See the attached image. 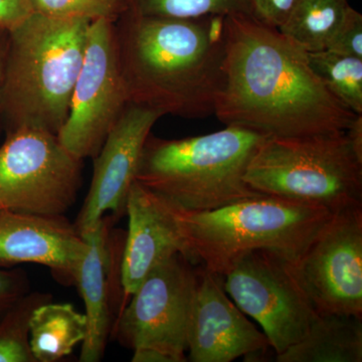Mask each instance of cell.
Here are the masks:
<instances>
[{"mask_svg": "<svg viewBox=\"0 0 362 362\" xmlns=\"http://www.w3.org/2000/svg\"><path fill=\"white\" fill-rule=\"evenodd\" d=\"M32 13L30 0H0V28L13 30Z\"/></svg>", "mask_w": 362, "mask_h": 362, "instance_id": "4316f807", "label": "cell"}, {"mask_svg": "<svg viewBox=\"0 0 362 362\" xmlns=\"http://www.w3.org/2000/svg\"><path fill=\"white\" fill-rule=\"evenodd\" d=\"M350 7L349 0H300L279 30L305 52L324 51Z\"/></svg>", "mask_w": 362, "mask_h": 362, "instance_id": "d6986e66", "label": "cell"}, {"mask_svg": "<svg viewBox=\"0 0 362 362\" xmlns=\"http://www.w3.org/2000/svg\"><path fill=\"white\" fill-rule=\"evenodd\" d=\"M271 349L261 332L223 289L221 276L197 268L187 350L192 362H232L258 357Z\"/></svg>", "mask_w": 362, "mask_h": 362, "instance_id": "4fadbf2b", "label": "cell"}, {"mask_svg": "<svg viewBox=\"0 0 362 362\" xmlns=\"http://www.w3.org/2000/svg\"><path fill=\"white\" fill-rule=\"evenodd\" d=\"M314 74L349 110L362 115V59L324 51L307 52Z\"/></svg>", "mask_w": 362, "mask_h": 362, "instance_id": "ffe728a7", "label": "cell"}, {"mask_svg": "<svg viewBox=\"0 0 362 362\" xmlns=\"http://www.w3.org/2000/svg\"><path fill=\"white\" fill-rule=\"evenodd\" d=\"M225 83L214 114L267 136L342 132L356 120L319 80L307 52L252 14L226 16Z\"/></svg>", "mask_w": 362, "mask_h": 362, "instance_id": "6da1fadb", "label": "cell"}, {"mask_svg": "<svg viewBox=\"0 0 362 362\" xmlns=\"http://www.w3.org/2000/svg\"><path fill=\"white\" fill-rule=\"evenodd\" d=\"M159 112L128 104L94 157V175L75 225L80 235L96 226L104 214H125L131 185L136 180L143 147Z\"/></svg>", "mask_w": 362, "mask_h": 362, "instance_id": "7c38bea8", "label": "cell"}, {"mask_svg": "<svg viewBox=\"0 0 362 362\" xmlns=\"http://www.w3.org/2000/svg\"><path fill=\"white\" fill-rule=\"evenodd\" d=\"M126 2L127 11L131 13L158 18L194 20L211 16L252 14L249 0H126Z\"/></svg>", "mask_w": 362, "mask_h": 362, "instance_id": "7402d4cb", "label": "cell"}, {"mask_svg": "<svg viewBox=\"0 0 362 362\" xmlns=\"http://www.w3.org/2000/svg\"><path fill=\"white\" fill-rule=\"evenodd\" d=\"M225 18L181 20L126 11L114 28L129 104L162 116L214 114L225 83Z\"/></svg>", "mask_w": 362, "mask_h": 362, "instance_id": "7a4b0ae2", "label": "cell"}, {"mask_svg": "<svg viewBox=\"0 0 362 362\" xmlns=\"http://www.w3.org/2000/svg\"><path fill=\"white\" fill-rule=\"evenodd\" d=\"M88 332L85 313L69 303L40 305L30 322V344L37 362H57L69 356Z\"/></svg>", "mask_w": 362, "mask_h": 362, "instance_id": "ac0fdd59", "label": "cell"}, {"mask_svg": "<svg viewBox=\"0 0 362 362\" xmlns=\"http://www.w3.org/2000/svg\"><path fill=\"white\" fill-rule=\"evenodd\" d=\"M278 362H361L362 317L321 314L300 341Z\"/></svg>", "mask_w": 362, "mask_h": 362, "instance_id": "e0dca14e", "label": "cell"}, {"mask_svg": "<svg viewBox=\"0 0 362 362\" xmlns=\"http://www.w3.org/2000/svg\"><path fill=\"white\" fill-rule=\"evenodd\" d=\"M125 214L129 223L121 254L120 282L123 292L131 296L154 267L180 252L189 257L173 204L137 180L131 185Z\"/></svg>", "mask_w": 362, "mask_h": 362, "instance_id": "9a60e30c", "label": "cell"}, {"mask_svg": "<svg viewBox=\"0 0 362 362\" xmlns=\"http://www.w3.org/2000/svg\"><path fill=\"white\" fill-rule=\"evenodd\" d=\"M9 30L0 28V129L1 124V98L6 78L7 54H8Z\"/></svg>", "mask_w": 362, "mask_h": 362, "instance_id": "f1b7e54d", "label": "cell"}, {"mask_svg": "<svg viewBox=\"0 0 362 362\" xmlns=\"http://www.w3.org/2000/svg\"><path fill=\"white\" fill-rule=\"evenodd\" d=\"M173 206L190 261L221 277L243 257L259 250L295 261L333 214L267 195L207 211Z\"/></svg>", "mask_w": 362, "mask_h": 362, "instance_id": "5b68a950", "label": "cell"}, {"mask_svg": "<svg viewBox=\"0 0 362 362\" xmlns=\"http://www.w3.org/2000/svg\"><path fill=\"white\" fill-rule=\"evenodd\" d=\"M33 13L61 20H107L115 23L126 11V0H30Z\"/></svg>", "mask_w": 362, "mask_h": 362, "instance_id": "603a6c76", "label": "cell"}, {"mask_svg": "<svg viewBox=\"0 0 362 362\" xmlns=\"http://www.w3.org/2000/svg\"><path fill=\"white\" fill-rule=\"evenodd\" d=\"M30 291V279L25 270L0 267V317Z\"/></svg>", "mask_w": 362, "mask_h": 362, "instance_id": "d4e9b609", "label": "cell"}, {"mask_svg": "<svg viewBox=\"0 0 362 362\" xmlns=\"http://www.w3.org/2000/svg\"><path fill=\"white\" fill-rule=\"evenodd\" d=\"M87 243L65 216L0 211V267H47L65 285L74 284Z\"/></svg>", "mask_w": 362, "mask_h": 362, "instance_id": "5bb4252c", "label": "cell"}, {"mask_svg": "<svg viewBox=\"0 0 362 362\" xmlns=\"http://www.w3.org/2000/svg\"><path fill=\"white\" fill-rule=\"evenodd\" d=\"M132 362H177L175 357L156 349L144 347L133 350Z\"/></svg>", "mask_w": 362, "mask_h": 362, "instance_id": "83f0119b", "label": "cell"}, {"mask_svg": "<svg viewBox=\"0 0 362 362\" xmlns=\"http://www.w3.org/2000/svg\"><path fill=\"white\" fill-rule=\"evenodd\" d=\"M83 160L47 131L21 128L0 144V211L65 216L77 201Z\"/></svg>", "mask_w": 362, "mask_h": 362, "instance_id": "52a82bcc", "label": "cell"}, {"mask_svg": "<svg viewBox=\"0 0 362 362\" xmlns=\"http://www.w3.org/2000/svg\"><path fill=\"white\" fill-rule=\"evenodd\" d=\"M183 254L154 267L131 295L121 313L117 337L132 350L156 349L187 361L190 316L197 287V269Z\"/></svg>", "mask_w": 362, "mask_h": 362, "instance_id": "30bf717a", "label": "cell"}, {"mask_svg": "<svg viewBox=\"0 0 362 362\" xmlns=\"http://www.w3.org/2000/svg\"><path fill=\"white\" fill-rule=\"evenodd\" d=\"M92 21L32 13L9 30L1 124L58 134L70 111Z\"/></svg>", "mask_w": 362, "mask_h": 362, "instance_id": "3957f363", "label": "cell"}, {"mask_svg": "<svg viewBox=\"0 0 362 362\" xmlns=\"http://www.w3.org/2000/svg\"><path fill=\"white\" fill-rule=\"evenodd\" d=\"M328 51L362 59V16L350 7L328 45Z\"/></svg>", "mask_w": 362, "mask_h": 362, "instance_id": "cb8c5ba5", "label": "cell"}, {"mask_svg": "<svg viewBox=\"0 0 362 362\" xmlns=\"http://www.w3.org/2000/svg\"><path fill=\"white\" fill-rule=\"evenodd\" d=\"M289 262L259 250L243 257L221 277L226 294L261 325L276 354L300 341L319 316Z\"/></svg>", "mask_w": 362, "mask_h": 362, "instance_id": "ba28073f", "label": "cell"}, {"mask_svg": "<svg viewBox=\"0 0 362 362\" xmlns=\"http://www.w3.org/2000/svg\"><path fill=\"white\" fill-rule=\"evenodd\" d=\"M128 104L114 23L92 21L70 111L57 134L59 142L78 159L94 158Z\"/></svg>", "mask_w": 362, "mask_h": 362, "instance_id": "9c48e42d", "label": "cell"}, {"mask_svg": "<svg viewBox=\"0 0 362 362\" xmlns=\"http://www.w3.org/2000/svg\"><path fill=\"white\" fill-rule=\"evenodd\" d=\"M289 267L319 315L362 317V206L332 214Z\"/></svg>", "mask_w": 362, "mask_h": 362, "instance_id": "8fae6325", "label": "cell"}, {"mask_svg": "<svg viewBox=\"0 0 362 362\" xmlns=\"http://www.w3.org/2000/svg\"><path fill=\"white\" fill-rule=\"evenodd\" d=\"M108 218L83 233L87 251L76 273L77 285L84 300L88 332L81 349V362H98L103 357L110 331L108 276L111 252L108 247Z\"/></svg>", "mask_w": 362, "mask_h": 362, "instance_id": "2e32d148", "label": "cell"}, {"mask_svg": "<svg viewBox=\"0 0 362 362\" xmlns=\"http://www.w3.org/2000/svg\"><path fill=\"white\" fill-rule=\"evenodd\" d=\"M245 181L259 194L333 214L362 206V158L345 131L268 136L250 162Z\"/></svg>", "mask_w": 362, "mask_h": 362, "instance_id": "8992f818", "label": "cell"}, {"mask_svg": "<svg viewBox=\"0 0 362 362\" xmlns=\"http://www.w3.org/2000/svg\"><path fill=\"white\" fill-rule=\"evenodd\" d=\"M51 301V293L30 291L0 317V362H37L30 349V318L37 307Z\"/></svg>", "mask_w": 362, "mask_h": 362, "instance_id": "44dd1931", "label": "cell"}, {"mask_svg": "<svg viewBox=\"0 0 362 362\" xmlns=\"http://www.w3.org/2000/svg\"><path fill=\"white\" fill-rule=\"evenodd\" d=\"M268 136L226 125L211 134L162 139L150 133L136 180L178 209L207 211L263 195L245 181L250 162Z\"/></svg>", "mask_w": 362, "mask_h": 362, "instance_id": "277c9868", "label": "cell"}, {"mask_svg": "<svg viewBox=\"0 0 362 362\" xmlns=\"http://www.w3.org/2000/svg\"><path fill=\"white\" fill-rule=\"evenodd\" d=\"M252 14L266 25L280 30L300 0H249Z\"/></svg>", "mask_w": 362, "mask_h": 362, "instance_id": "484cf974", "label": "cell"}]
</instances>
